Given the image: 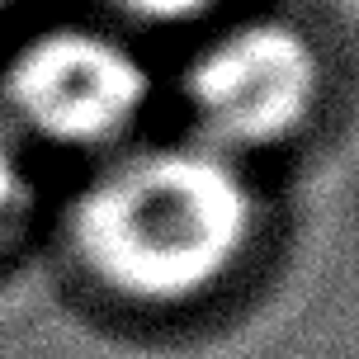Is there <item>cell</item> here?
<instances>
[{
  "instance_id": "1",
  "label": "cell",
  "mask_w": 359,
  "mask_h": 359,
  "mask_svg": "<svg viewBox=\"0 0 359 359\" xmlns=\"http://www.w3.org/2000/svg\"><path fill=\"white\" fill-rule=\"evenodd\" d=\"M265 198L251 165L198 142L114 151L67 213V251L104 303L128 312H194L251 265Z\"/></svg>"
},
{
  "instance_id": "2",
  "label": "cell",
  "mask_w": 359,
  "mask_h": 359,
  "mask_svg": "<svg viewBox=\"0 0 359 359\" xmlns=\"http://www.w3.org/2000/svg\"><path fill=\"white\" fill-rule=\"evenodd\" d=\"M189 137L251 161L298 142L326 100L317 38L293 19L255 15L217 29L184 67Z\"/></svg>"
},
{
  "instance_id": "3",
  "label": "cell",
  "mask_w": 359,
  "mask_h": 359,
  "mask_svg": "<svg viewBox=\"0 0 359 359\" xmlns=\"http://www.w3.org/2000/svg\"><path fill=\"white\" fill-rule=\"evenodd\" d=\"M151 67L95 24H53L19 43L0 72L15 137L57 151H118L151 104Z\"/></svg>"
},
{
  "instance_id": "4",
  "label": "cell",
  "mask_w": 359,
  "mask_h": 359,
  "mask_svg": "<svg viewBox=\"0 0 359 359\" xmlns=\"http://www.w3.org/2000/svg\"><path fill=\"white\" fill-rule=\"evenodd\" d=\"M34 203V180H29V161H24V147L10 133V123L0 118V251L15 241V232L29 217Z\"/></svg>"
},
{
  "instance_id": "5",
  "label": "cell",
  "mask_w": 359,
  "mask_h": 359,
  "mask_svg": "<svg viewBox=\"0 0 359 359\" xmlns=\"http://www.w3.org/2000/svg\"><path fill=\"white\" fill-rule=\"evenodd\" d=\"M114 15L147 24V29H180V24H198L222 5V0H104Z\"/></svg>"
},
{
  "instance_id": "6",
  "label": "cell",
  "mask_w": 359,
  "mask_h": 359,
  "mask_svg": "<svg viewBox=\"0 0 359 359\" xmlns=\"http://www.w3.org/2000/svg\"><path fill=\"white\" fill-rule=\"evenodd\" d=\"M10 5H15V0H0V19H5V15H10Z\"/></svg>"
}]
</instances>
